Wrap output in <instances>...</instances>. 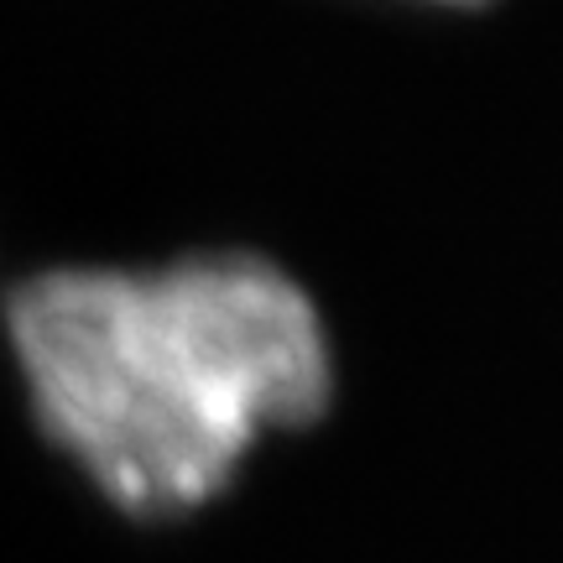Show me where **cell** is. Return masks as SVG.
<instances>
[{"instance_id": "6da1fadb", "label": "cell", "mask_w": 563, "mask_h": 563, "mask_svg": "<svg viewBox=\"0 0 563 563\" xmlns=\"http://www.w3.org/2000/svg\"><path fill=\"white\" fill-rule=\"evenodd\" d=\"M5 350L42 443L125 522H188L266 439L334 407L313 292L256 251L47 266L5 298Z\"/></svg>"}, {"instance_id": "7a4b0ae2", "label": "cell", "mask_w": 563, "mask_h": 563, "mask_svg": "<svg viewBox=\"0 0 563 563\" xmlns=\"http://www.w3.org/2000/svg\"><path fill=\"white\" fill-rule=\"evenodd\" d=\"M418 5H454V11H470V5H485V0H418Z\"/></svg>"}]
</instances>
